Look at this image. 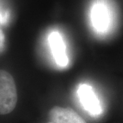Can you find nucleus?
<instances>
[{
  "mask_svg": "<svg viewBox=\"0 0 123 123\" xmlns=\"http://www.w3.org/2000/svg\"><path fill=\"white\" fill-rule=\"evenodd\" d=\"M52 123V122H49V123Z\"/></svg>",
  "mask_w": 123,
  "mask_h": 123,
  "instance_id": "8",
  "label": "nucleus"
},
{
  "mask_svg": "<svg viewBox=\"0 0 123 123\" xmlns=\"http://www.w3.org/2000/svg\"><path fill=\"white\" fill-rule=\"evenodd\" d=\"M49 117L53 123H87L78 113L70 107L54 106L49 111Z\"/></svg>",
  "mask_w": 123,
  "mask_h": 123,
  "instance_id": "4",
  "label": "nucleus"
},
{
  "mask_svg": "<svg viewBox=\"0 0 123 123\" xmlns=\"http://www.w3.org/2000/svg\"><path fill=\"white\" fill-rule=\"evenodd\" d=\"M17 103V91L12 76L0 70V115L12 112Z\"/></svg>",
  "mask_w": 123,
  "mask_h": 123,
  "instance_id": "1",
  "label": "nucleus"
},
{
  "mask_svg": "<svg viewBox=\"0 0 123 123\" xmlns=\"http://www.w3.org/2000/svg\"><path fill=\"white\" fill-rule=\"evenodd\" d=\"M5 48V36L3 31L0 30V53L4 51Z\"/></svg>",
  "mask_w": 123,
  "mask_h": 123,
  "instance_id": "7",
  "label": "nucleus"
},
{
  "mask_svg": "<svg viewBox=\"0 0 123 123\" xmlns=\"http://www.w3.org/2000/svg\"><path fill=\"white\" fill-rule=\"evenodd\" d=\"M90 21L93 27L99 32H104L109 29L111 14L110 9L104 0H94L90 12Z\"/></svg>",
  "mask_w": 123,
  "mask_h": 123,
  "instance_id": "2",
  "label": "nucleus"
},
{
  "mask_svg": "<svg viewBox=\"0 0 123 123\" xmlns=\"http://www.w3.org/2000/svg\"><path fill=\"white\" fill-rule=\"evenodd\" d=\"M79 100L84 109L90 114L97 116L102 111L100 102L91 86L87 84L80 85L77 90Z\"/></svg>",
  "mask_w": 123,
  "mask_h": 123,
  "instance_id": "3",
  "label": "nucleus"
},
{
  "mask_svg": "<svg viewBox=\"0 0 123 123\" xmlns=\"http://www.w3.org/2000/svg\"><path fill=\"white\" fill-rule=\"evenodd\" d=\"M9 12L8 11H4L0 8V24H5L8 22L9 19Z\"/></svg>",
  "mask_w": 123,
  "mask_h": 123,
  "instance_id": "6",
  "label": "nucleus"
},
{
  "mask_svg": "<svg viewBox=\"0 0 123 123\" xmlns=\"http://www.w3.org/2000/svg\"><path fill=\"white\" fill-rule=\"evenodd\" d=\"M49 45L53 57L59 66L65 67L68 64V58L66 52V46L61 34L58 31H52L49 37Z\"/></svg>",
  "mask_w": 123,
  "mask_h": 123,
  "instance_id": "5",
  "label": "nucleus"
}]
</instances>
